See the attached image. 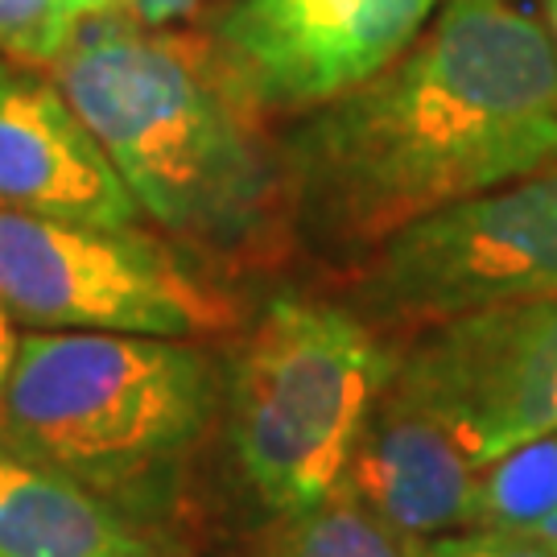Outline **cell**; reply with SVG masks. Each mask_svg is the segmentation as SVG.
Masks as SVG:
<instances>
[{
    "instance_id": "cell-8",
    "label": "cell",
    "mask_w": 557,
    "mask_h": 557,
    "mask_svg": "<svg viewBox=\"0 0 557 557\" xmlns=\"http://www.w3.org/2000/svg\"><path fill=\"white\" fill-rule=\"evenodd\" d=\"M442 0H232L207 41L260 116H306L376 79Z\"/></svg>"
},
{
    "instance_id": "cell-13",
    "label": "cell",
    "mask_w": 557,
    "mask_h": 557,
    "mask_svg": "<svg viewBox=\"0 0 557 557\" xmlns=\"http://www.w3.org/2000/svg\"><path fill=\"white\" fill-rule=\"evenodd\" d=\"M557 512V430L479 467L471 529L541 537Z\"/></svg>"
},
{
    "instance_id": "cell-14",
    "label": "cell",
    "mask_w": 557,
    "mask_h": 557,
    "mask_svg": "<svg viewBox=\"0 0 557 557\" xmlns=\"http://www.w3.org/2000/svg\"><path fill=\"white\" fill-rule=\"evenodd\" d=\"M79 25V0H0V59L50 71Z\"/></svg>"
},
{
    "instance_id": "cell-2",
    "label": "cell",
    "mask_w": 557,
    "mask_h": 557,
    "mask_svg": "<svg viewBox=\"0 0 557 557\" xmlns=\"http://www.w3.org/2000/svg\"><path fill=\"white\" fill-rule=\"evenodd\" d=\"M50 75L145 220L199 264H257L294 239L281 140L264 137L207 34L83 17Z\"/></svg>"
},
{
    "instance_id": "cell-10",
    "label": "cell",
    "mask_w": 557,
    "mask_h": 557,
    "mask_svg": "<svg viewBox=\"0 0 557 557\" xmlns=\"http://www.w3.org/2000/svg\"><path fill=\"white\" fill-rule=\"evenodd\" d=\"M343 496L409 541L471 529L479 492V462L462 442L384 388L338 483Z\"/></svg>"
},
{
    "instance_id": "cell-7",
    "label": "cell",
    "mask_w": 557,
    "mask_h": 557,
    "mask_svg": "<svg viewBox=\"0 0 557 557\" xmlns=\"http://www.w3.org/2000/svg\"><path fill=\"white\" fill-rule=\"evenodd\" d=\"M388 393L446 425L479 467L557 430V294L425 326Z\"/></svg>"
},
{
    "instance_id": "cell-6",
    "label": "cell",
    "mask_w": 557,
    "mask_h": 557,
    "mask_svg": "<svg viewBox=\"0 0 557 557\" xmlns=\"http://www.w3.org/2000/svg\"><path fill=\"white\" fill-rule=\"evenodd\" d=\"M557 294V161L438 207L368 252L351 298L376 331L425 326Z\"/></svg>"
},
{
    "instance_id": "cell-11",
    "label": "cell",
    "mask_w": 557,
    "mask_h": 557,
    "mask_svg": "<svg viewBox=\"0 0 557 557\" xmlns=\"http://www.w3.org/2000/svg\"><path fill=\"white\" fill-rule=\"evenodd\" d=\"M0 557H186L0 425Z\"/></svg>"
},
{
    "instance_id": "cell-16",
    "label": "cell",
    "mask_w": 557,
    "mask_h": 557,
    "mask_svg": "<svg viewBox=\"0 0 557 557\" xmlns=\"http://www.w3.org/2000/svg\"><path fill=\"white\" fill-rule=\"evenodd\" d=\"M83 17H124L149 29H174V21L190 17L199 0H79Z\"/></svg>"
},
{
    "instance_id": "cell-9",
    "label": "cell",
    "mask_w": 557,
    "mask_h": 557,
    "mask_svg": "<svg viewBox=\"0 0 557 557\" xmlns=\"http://www.w3.org/2000/svg\"><path fill=\"white\" fill-rule=\"evenodd\" d=\"M0 211L145 227L140 202L54 75L13 59H0Z\"/></svg>"
},
{
    "instance_id": "cell-17",
    "label": "cell",
    "mask_w": 557,
    "mask_h": 557,
    "mask_svg": "<svg viewBox=\"0 0 557 557\" xmlns=\"http://www.w3.org/2000/svg\"><path fill=\"white\" fill-rule=\"evenodd\" d=\"M17 347H21L17 322H13V314H9V310H4V301H0V393H4V380H9V372H13Z\"/></svg>"
},
{
    "instance_id": "cell-1",
    "label": "cell",
    "mask_w": 557,
    "mask_h": 557,
    "mask_svg": "<svg viewBox=\"0 0 557 557\" xmlns=\"http://www.w3.org/2000/svg\"><path fill=\"white\" fill-rule=\"evenodd\" d=\"M294 239L363 260L413 220L557 161V46L512 0H442L376 79L281 140Z\"/></svg>"
},
{
    "instance_id": "cell-5",
    "label": "cell",
    "mask_w": 557,
    "mask_h": 557,
    "mask_svg": "<svg viewBox=\"0 0 557 557\" xmlns=\"http://www.w3.org/2000/svg\"><path fill=\"white\" fill-rule=\"evenodd\" d=\"M0 301L25 331L207 338L239 322L174 239L21 211H0Z\"/></svg>"
},
{
    "instance_id": "cell-19",
    "label": "cell",
    "mask_w": 557,
    "mask_h": 557,
    "mask_svg": "<svg viewBox=\"0 0 557 557\" xmlns=\"http://www.w3.org/2000/svg\"><path fill=\"white\" fill-rule=\"evenodd\" d=\"M541 541H545V545H554V549H557V512H554V520H549V524L541 529Z\"/></svg>"
},
{
    "instance_id": "cell-18",
    "label": "cell",
    "mask_w": 557,
    "mask_h": 557,
    "mask_svg": "<svg viewBox=\"0 0 557 557\" xmlns=\"http://www.w3.org/2000/svg\"><path fill=\"white\" fill-rule=\"evenodd\" d=\"M545 25H549V34H554V46H557V0H545Z\"/></svg>"
},
{
    "instance_id": "cell-12",
    "label": "cell",
    "mask_w": 557,
    "mask_h": 557,
    "mask_svg": "<svg viewBox=\"0 0 557 557\" xmlns=\"http://www.w3.org/2000/svg\"><path fill=\"white\" fill-rule=\"evenodd\" d=\"M421 541L400 537L351 496L319 499L310 508L260 520L244 557H418Z\"/></svg>"
},
{
    "instance_id": "cell-15",
    "label": "cell",
    "mask_w": 557,
    "mask_h": 557,
    "mask_svg": "<svg viewBox=\"0 0 557 557\" xmlns=\"http://www.w3.org/2000/svg\"><path fill=\"white\" fill-rule=\"evenodd\" d=\"M418 557H557L554 545L520 533H496V529H458L418 545Z\"/></svg>"
},
{
    "instance_id": "cell-4",
    "label": "cell",
    "mask_w": 557,
    "mask_h": 557,
    "mask_svg": "<svg viewBox=\"0 0 557 557\" xmlns=\"http://www.w3.org/2000/svg\"><path fill=\"white\" fill-rule=\"evenodd\" d=\"M397 347L347 301L281 294L223 368L215 438L260 520L335 496Z\"/></svg>"
},
{
    "instance_id": "cell-3",
    "label": "cell",
    "mask_w": 557,
    "mask_h": 557,
    "mask_svg": "<svg viewBox=\"0 0 557 557\" xmlns=\"http://www.w3.org/2000/svg\"><path fill=\"white\" fill-rule=\"evenodd\" d=\"M223 363L190 338L29 331L0 393V425L153 533L186 512L220 430Z\"/></svg>"
}]
</instances>
